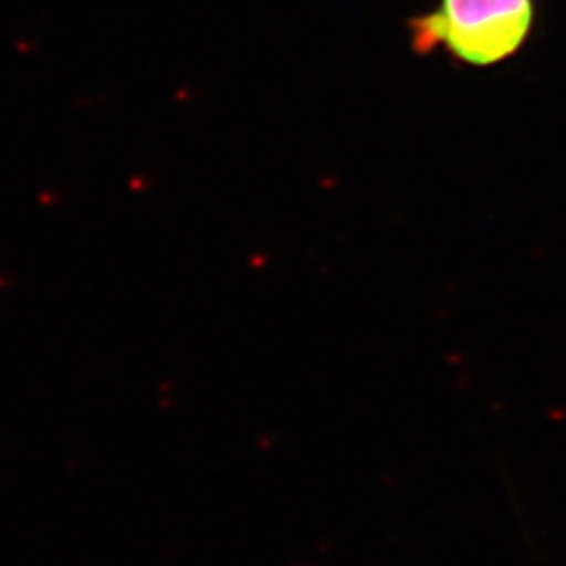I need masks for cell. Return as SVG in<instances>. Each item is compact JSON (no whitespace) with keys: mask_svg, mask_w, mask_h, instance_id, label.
I'll return each mask as SVG.
<instances>
[{"mask_svg":"<svg viewBox=\"0 0 566 566\" xmlns=\"http://www.w3.org/2000/svg\"><path fill=\"white\" fill-rule=\"evenodd\" d=\"M535 0H439L407 23L416 55L446 53L470 67L512 60L535 25Z\"/></svg>","mask_w":566,"mask_h":566,"instance_id":"cell-1","label":"cell"}]
</instances>
